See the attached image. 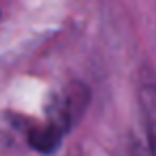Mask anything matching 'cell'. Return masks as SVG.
<instances>
[{
    "label": "cell",
    "mask_w": 156,
    "mask_h": 156,
    "mask_svg": "<svg viewBox=\"0 0 156 156\" xmlns=\"http://www.w3.org/2000/svg\"><path fill=\"white\" fill-rule=\"evenodd\" d=\"M88 101H90V92L83 83L79 81L69 83L66 88L56 92L47 103V120L66 133L81 118L83 109L88 107Z\"/></svg>",
    "instance_id": "cell-1"
},
{
    "label": "cell",
    "mask_w": 156,
    "mask_h": 156,
    "mask_svg": "<svg viewBox=\"0 0 156 156\" xmlns=\"http://www.w3.org/2000/svg\"><path fill=\"white\" fill-rule=\"evenodd\" d=\"M62 137H64V130L58 128L56 124L47 122V124L37 126L28 133V143H30V147H34L41 154H54L60 147Z\"/></svg>",
    "instance_id": "cell-2"
},
{
    "label": "cell",
    "mask_w": 156,
    "mask_h": 156,
    "mask_svg": "<svg viewBox=\"0 0 156 156\" xmlns=\"http://www.w3.org/2000/svg\"><path fill=\"white\" fill-rule=\"evenodd\" d=\"M139 103L150 139V152L152 156H156V86H143L139 90Z\"/></svg>",
    "instance_id": "cell-3"
}]
</instances>
